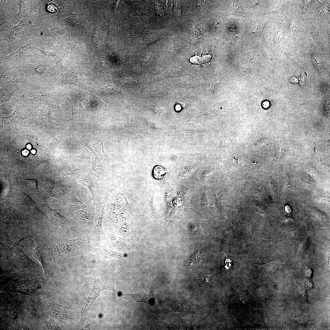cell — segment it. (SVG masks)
<instances>
[{
    "instance_id": "19",
    "label": "cell",
    "mask_w": 330,
    "mask_h": 330,
    "mask_svg": "<svg viewBox=\"0 0 330 330\" xmlns=\"http://www.w3.org/2000/svg\"><path fill=\"white\" fill-rule=\"evenodd\" d=\"M31 152L33 154H35L36 153V151L34 149H33L31 151Z\"/></svg>"
},
{
    "instance_id": "6",
    "label": "cell",
    "mask_w": 330,
    "mask_h": 330,
    "mask_svg": "<svg viewBox=\"0 0 330 330\" xmlns=\"http://www.w3.org/2000/svg\"><path fill=\"white\" fill-rule=\"evenodd\" d=\"M167 172V169L164 167L162 166L157 165L153 167L152 173L154 178L160 179L163 177Z\"/></svg>"
},
{
    "instance_id": "3",
    "label": "cell",
    "mask_w": 330,
    "mask_h": 330,
    "mask_svg": "<svg viewBox=\"0 0 330 330\" xmlns=\"http://www.w3.org/2000/svg\"><path fill=\"white\" fill-rule=\"evenodd\" d=\"M121 299L127 300L129 302H144L149 303L152 295L145 293H139L130 294H122Z\"/></svg>"
},
{
    "instance_id": "8",
    "label": "cell",
    "mask_w": 330,
    "mask_h": 330,
    "mask_svg": "<svg viewBox=\"0 0 330 330\" xmlns=\"http://www.w3.org/2000/svg\"><path fill=\"white\" fill-rule=\"evenodd\" d=\"M64 78L65 81H69L75 82L82 81L86 79L82 74L67 75L66 76H65Z\"/></svg>"
},
{
    "instance_id": "5",
    "label": "cell",
    "mask_w": 330,
    "mask_h": 330,
    "mask_svg": "<svg viewBox=\"0 0 330 330\" xmlns=\"http://www.w3.org/2000/svg\"><path fill=\"white\" fill-rule=\"evenodd\" d=\"M6 217L9 220H19L23 218L20 212L15 209L10 207L6 212Z\"/></svg>"
},
{
    "instance_id": "12",
    "label": "cell",
    "mask_w": 330,
    "mask_h": 330,
    "mask_svg": "<svg viewBox=\"0 0 330 330\" xmlns=\"http://www.w3.org/2000/svg\"><path fill=\"white\" fill-rule=\"evenodd\" d=\"M49 213L53 217H54L55 219L58 221L63 222H65L67 220L62 216L57 211L53 210L50 209L49 210Z\"/></svg>"
},
{
    "instance_id": "1",
    "label": "cell",
    "mask_w": 330,
    "mask_h": 330,
    "mask_svg": "<svg viewBox=\"0 0 330 330\" xmlns=\"http://www.w3.org/2000/svg\"><path fill=\"white\" fill-rule=\"evenodd\" d=\"M109 290L115 291L113 288L103 284L99 278L97 277L94 278L93 286L89 295L84 299L81 310V316L80 322L82 323L87 315L88 313L100 293L104 290Z\"/></svg>"
},
{
    "instance_id": "15",
    "label": "cell",
    "mask_w": 330,
    "mask_h": 330,
    "mask_svg": "<svg viewBox=\"0 0 330 330\" xmlns=\"http://www.w3.org/2000/svg\"><path fill=\"white\" fill-rule=\"evenodd\" d=\"M295 320V321H297V322L300 324H303L307 321V320L305 318H299L296 319Z\"/></svg>"
},
{
    "instance_id": "13",
    "label": "cell",
    "mask_w": 330,
    "mask_h": 330,
    "mask_svg": "<svg viewBox=\"0 0 330 330\" xmlns=\"http://www.w3.org/2000/svg\"><path fill=\"white\" fill-rule=\"evenodd\" d=\"M46 7L47 10L51 12H54L58 10L57 7L52 3H48Z\"/></svg>"
},
{
    "instance_id": "11",
    "label": "cell",
    "mask_w": 330,
    "mask_h": 330,
    "mask_svg": "<svg viewBox=\"0 0 330 330\" xmlns=\"http://www.w3.org/2000/svg\"><path fill=\"white\" fill-rule=\"evenodd\" d=\"M18 193L29 204L34 207L36 210H39L37 207L36 202L32 200L28 195L20 191H18Z\"/></svg>"
},
{
    "instance_id": "7",
    "label": "cell",
    "mask_w": 330,
    "mask_h": 330,
    "mask_svg": "<svg viewBox=\"0 0 330 330\" xmlns=\"http://www.w3.org/2000/svg\"><path fill=\"white\" fill-rule=\"evenodd\" d=\"M210 55H207L202 57L195 56L190 59V61L194 64H203L208 61L210 58Z\"/></svg>"
},
{
    "instance_id": "17",
    "label": "cell",
    "mask_w": 330,
    "mask_h": 330,
    "mask_svg": "<svg viewBox=\"0 0 330 330\" xmlns=\"http://www.w3.org/2000/svg\"><path fill=\"white\" fill-rule=\"evenodd\" d=\"M28 153V151L27 150H24L22 152V154L24 156H27Z\"/></svg>"
},
{
    "instance_id": "10",
    "label": "cell",
    "mask_w": 330,
    "mask_h": 330,
    "mask_svg": "<svg viewBox=\"0 0 330 330\" xmlns=\"http://www.w3.org/2000/svg\"><path fill=\"white\" fill-rule=\"evenodd\" d=\"M34 256L37 259L42 265L44 270L46 269L45 258H44L43 254L38 249H35L33 251Z\"/></svg>"
},
{
    "instance_id": "9",
    "label": "cell",
    "mask_w": 330,
    "mask_h": 330,
    "mask_svg": "<svg viewBox=\"0 0 330 330\" xmlns=\"http://www.w3.org/2000/svg\"><path fill=\"white\" fill-rule=\"evenodd\" d=\"M25 184L30 188L38 192V190L37 181L35 179H28L23 178Z\"/></svg>"
},
{
    "instance_id": "14",
    "label": "cell",
    "mask_w": 330,
    "mask_h": 330,
    "mask_svg": "<svg viewBox=\"0 0 330 330\" xmlns=\"http://www.w3.org/2000/svg\"><path fill=\"white\" fill-rule=\"evenodd\" d=\"M155 5L156 11L157 13L160 15L163 16L164 15V12L162 7L157 3H156Z\"/></svg>"
},
{
    "instance_id": "4",
    "label": "cell",
    "mask_w": 330,
    "mask_h": 330,
    "mask_svg": "<svg viewBox=\"0 0 330 330\" xmlns=\"http://www.w3.org/2000/svg\"><path fill=\"white\" fill-rule=\"evenodd\" d=\"M15 255L17 261L23 266H31L33 264V261L28 257L21 249H19L16 251Z\"/></svg>"
},
{
    "instance_id": "16",
    "label": "cell",
    "mask_w": 330,
    "mask_h": 330,
    "mask_svg": "<svg viewBox=\"0 0 330 330\" xmlns=\"http://www.w3.org/2000/svg\"><path fill=\"white\" fill-rule=\"evenodd\" d=\"M270 106V103L268 101H266L263 102L262 103L263 107L265 108H267Z\"/></svg>"
},
{
    "instance_id": "2",
    "label": "cell",
    "mask_w": 330,
    "mask_h": 330,
    "mask_svg": "<svg viewBox=\"0 0 330 330\" xmlns=\"http://www.w3.org/2000/svg\"><path fill=\"white\" fill-rule=\"evenodd\" d=\"M81 144L90 150L95 155V160L94 165V169L100 167V164L106 155L104 152L103 143L99 138H93L87 141L82 142Z\"/></svg>"
},
{
    "instance_id": "18",
    "label": "cell",
    "mask_w": 330,
    "mask_h": 330,
    "mask_svg": "<svg viewBox=\"0 0 330 330\" xmlns=\"http://www.w3.org/2000/svg\"><path fill=\"white\" fill-rule=\"evenodd\" d=\"M31 147V146L29 144H28L27 145V148L29 149H30Z\"/></svg>"
}]
</instances>
